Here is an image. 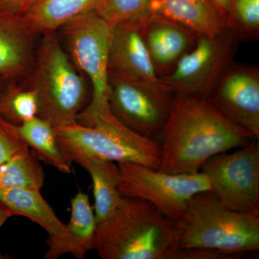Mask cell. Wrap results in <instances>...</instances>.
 Listing matches in <instances>:
<instances>
[{"mask_svg": "<svg viewBox=\"0 0 259 259\" xmlns=\"http://www.w3.org/2000/svg\"><path fill=\"white\" fill-rule=\"evenodd\" d=\"M165 173H197L209 158L243 147L254 139L223 117L203 99L175 94L169 117L159 136Z\"/></svg>", "mask_w": 259, "mask_h": 259, "instance_id": "obj_1", "label": "cell"}, {"mask_svg": "<svg viewBox=\"0 0 259 259\" xmlns=\"http://www.w3.org/2000/svg\"><path fill=\"white\" fill-rule=\"evenodd\" d=\"M94 249L102 259H192L180 249L176 221L144 199L122 197L110 219L97 225Z\"/></svg>", "mask_w": 259, "mask_h": 259, "instance_id": "obj_2", "label": "cell"}, {"mask_svg": "<svg viewBox=\"0 0 259 259\" xmlns=\"http://www.w3.org/2000/svg\"><path fill=\"white\" fill-rule=\"evenodd\" d=\"M176 223L180 249L213 250L233 259L259 250V216L228 209L210 190L194 195Z\"/></svg>", "mask_w": 259, "mask_h": 259, "instance_id": "obj_3", "label": "cell"}, {"mask_svg": "<svg viewBox=\"0 0 259 259\" xmlns=\"http://www.w3.org/2000/svg\"><path fill=\"white\" fill-rule=\"evenodd\" d=\"M30 75V87L38 97L37 116L54 127L76 122L89 104L88 83L56 33L44 35Z\"/></svg>", "mask_w": 259, "mask_h": 259, "instance_id": "obj_4", "label": "cell"}, {"mask_svg": "<svg viewBox=\"0 0 259 259\" xmlns=\"http://www.w3.org/2000/svg\"><path fill=\"white\" fill-rule=\"evenodd\" d=\"M54 128L61 151L69 162L72 156L83 155L117 163L159 168L161 149L158 141L126 127L110 109L99 114L88 125L75 122Z\"/></svg>", "mask_w": 259, "mask_h": 259, "instance_id": "obj_5", "label": "cell"}, {"mask_svg": "<svg viewBox=\"0 0 259 259\" xmlns=\"http://www.w3.org/2000/svg\"><path fill=\"white\" fill-rule=\"evenodd\" d=\"M59 30L71 61L91 86L90 101L76 120L88 125L99 114L110 109L107 76L112 27L96 11H90L73 18Z\"/></svg>", "mask_w": 259, "mask_h": 259, "instance_id": "obj_6", "label": "cell"}, {"mask_svg": "<svg viewBox=\"0 0 259 259\" xmlns=\"http://www.w3.org/2000/svg\"><path fill=\"white\" fill-rule=\"evenodd\" d=\"M238 42L230 28L215 35H198L193 48L160 81L172 93L207 100L235 61Z\"/></svg>", "mask_w": 259, "mask_h": 259, "instance_id": "obj_7", "label": "cell"}, {"mask_svg": "<svg viewBox=\"0 0 259 259\" xmlns=\"http://www.w3.org/2000/svg\"><path fill=\"white\" fill-rule=\"evenodd\" d=\"M119 193L122 197L144 199L167 218L177 221L194 195L211 191L210 184L202 172L165 173L133 163H118Z\"/></svg>", "mask_w": 259, "mask_h": 259, "instance_id": "obj_8", "label": "cell"}, {"mask_svg": "<svg viewBox=\"0 0 259 259\" xmlns=\"http://www.w3.org/2000/svg\"><path fill=\"white\" fill-rule=\"evenodd\" d=\"M175 94L163 83L136 81L108 71L107 100L112 115L141 136L154 139L166 125Z\"/></svg>", "mask_w": 259, "mask_h": 259, "instance_id": "obj_9", "label": "cell"}, {"mask_svg": "<svg viewBox=\"0 0 259 259\" xmlns=\"http://www.w3.org/2000/svg\"><path fill=\"white\" fill-rule=\"evenodd\" d=\"M211 191L228 209L259 216V146L254 138L233 152L218 153L201 168Z\"/></svg>", "mask_w": 259, "mask_h": 259, "instance_id": "obj_10", "label": "cell"}, {"mask_svg": "<svg viewBox=\"0 0 259 259\" xmlns=\"http://www.w3.org/2000/svg\"><path fill=\"white\" fill-rule=\"evenodd\" d=\"M206 100L223 117L258 139V66L233 61Z\"/></svg>", "mask_w": 259, "mask_h": 259, "instance_id": "obj_11", "label": "cell"}, {"mask_svg": "<svg viewBox=\"0 0 259 259\" xmlns=\"http://www.w3.org/2000/svg\"><path fill=\"white\" fill-rule=\"evenodd\" d=\"M39 35L23 15L0 12V82L19 83L30 76Z\"/></svg>", "mask_w": 259, "mask_h": 259, "instance_id": "obj_12", "label": "cell"}, {"mask_svg": "<svg viewBox=\"0 0 259 259\" xmlns=\"http://www.w3.org/2000/svg\"><path fill=\"white\" fill-rule=\"evenodd\" d=\"M138 22L158 77L175 67L193 48L198 36L183 25L155 13H148Z\"/></svg>", "mask_w": 259, "mask_h": 259, "instance_id": "obj_13", "label": "cell"}, {"mask_svg": "<svg viewBox=\"0 0 259 259\" xmlns=\"http://www.w3.org/2000/svg\"><path fill=\"white\" fill-rule=\"evenodd\" d=\"M108 71L136 81L161 83L145 45L138 20L112 27Z\"/></svg>", "mask_w": 259, "mask_h": 259, "instance_id": "obj_14", "label": "cell"}, {"mask_svg": "<svg viewBox=\"0 0 259 259\" xmlns=\"http://www.w3.org/2000/svg\"><path fill=\"white\" fill-rule=\"evenodd\" d=\"M71 204L69 223L61 236L49 237L44 258L55 259L71 253L75 258L83 259L94 249L97 223L88 194L79 192Z\"/></svg>", "mask_w": 259, "mask_h": 259, "instance_id": "obj_15", "label": "cell"}, {"mask_svg": "<svg viewBox=\"0 0 259 259\" xmlns=\"http://www.w3.org/2000/svg\"><path fill=\"white\" fill-rule=\"evenodd\" d=\"M149 13L170 19L198 35H215L229 28L226 15L210 0H151Z\"/></svg>", "mask_w": 259, "mask_h": 259, "instance_id": "obj_16", "label": "cell"}, {"mask_svg": "<svg viewBox=\"0 0 259 259\" xmlns=\"http://www.w3.org/2000/svg\"><path fill=\"white\" fill-rule=\"evenodd\" d=\"M87 170L91 177L95 196L97 225L115 214L122 200L118 192L119 168L115 162L77 155L70 158Z\"/></svg>", "mask_w": 259, "mask_h": 259, "instance_id": "obj_17", "label": "cell"}, {"mask_svg": "<svg viewBox=\"0 0 259 259\" xmlns=\"http://www.w3.org/2000/svg\"><path fill=\"white\" fill-rule=\"evenodd\" d=\"M40 191L3 189L0 190V204L11 217L21 215L28 218L41 226L49 237L60 236L64 233L66 225L57 217Z\"/></svg>", "mask_w": 259, "mask_h": 259, "instance_id": "obj_18", "label": "cell"}, {"mask_svg": "<svg viewBox=\"0 0 259 259\" xmlns=\"http://www.w3.org/2000/svg\"><path fill=\"white\" fill-rule=\"evenodd\" d=\"M101 0H37L23 15L40 35L56 33L76 16L95 11Z\"/></svg>", "mask_w": 259, "mask_h": 259, "instance_id": "obj_19", "label": "cell"}, {"mask_svg": "<svg viewBox=\"0 0 259 259\" xmlns=\"http://www.w3.org/2000/svg\"><path fill=\"white\" fill-rule=\"evenodd\" d=\"M16 127L21 139L37 158L62 173L71 171V163L61 151L55 128L49 121L37 116Z\"/></svg>", "mask_w": 259, "mask_h": 259, "instance_id": "obj_20", "label": "cell"}, {"mask_svg": "<svg viewBox=\"0 0 259 259\" xmlns=\"http://www.w3.org/2000/svg\"><path fill=\"white\" fill-rule=\"evenodd\" d=\"M44 178L42 167L29 148L0 165V190L13 188L40 190Z\"/></svg>", "mask_w": 259, "mask_h": 259, "instance_id": "obj_21", "label": "cell"}, {"mask_svg": "<svg viewBox=\"0 0 259 259\" xmlns=\"http://www.w3.org/2000/svg\"><path fill=\"white\" fill-rule=\"evenodd\" d=\"M39 101L36 92L30 87L24 88L18 83H5L0 91V116L20 125L37 117Z\"/></svg>", "mask_w": 259, "mask_h": 259, "instance_id": "obj_22", "label": "cell"}, {"mask_svg": "<svg viewBox=\"0 0 259 259\" xmlns=\"http://www.w3.org/2000/svg\"><path fill=\"white\" fill-rule=\"evenodd\" d=\"M228 25L239 41L258 40L259 0H231Z\"/></svg>", "mask_w": 259, "mask_h": 259, "instance_id": "obj_23", "label": "cell"}, {"mask_svg": "<svg viewBox=\"0 0 259 259\" xmlns=\"http://www.w3.org/2000/svg\"><path fill=\"white\" fill-rule=\"evenodd\" d=\"M151 0H101L95 11L110 26L137 21L149 13Z\"/></svg>", "mask_w": 259, "mask_h": 259, "instance_id": "obj_24", "label": "cell"}, {"mask_svg": "<svg viewBox=\"0 0 259 259\" xmlns=\"http://www.w3.org/2000/svg\"><path fill=\"white\" fill-rule=\"evenodd\" d=\"M28 148L19 135L16 125L0 116V165Z\"/></svg>", "mask_w": 259, "mask_h": 259, "instance_id": "obj_25", "label": "cell"}, {"mask_svg": "<svg viewBox=\"0 0 259 259\" xmlns=\"http://www.w3.org/2000/svg\"><path fill=\"white\" fill-rule=\"evenodd\" d=\"M37 0H0V12L23 15Z\"/></svg>", "mask_w": 259, "mask_h": 259, "instance_id": "obj_26", "label": "cell"}, {"mask_svg": "<svg viewBox=\"0 0 259 259\" xmlns=\"http://www.w3.org/2000/svg\"><path fill=\"white\" fill-rule=\"evenodd\" d=\"M221 11L226 15L228 20L230 7H231V0H210Z\"/></svg>", "mask_w": 259, "mask_h": 259, "instance_id": "obj_27", "label": "cell"}, {"mask_svg": "<svg viewBox=\"0 0 259 259\" xmlns=\"http://www.w3.org/2000/svg\"><path fill=\"white\" fill-rule=\"evenodd\" d=\"M10 217H11V216H10L8 211L0 204V228L5 224V223L8 221V218ZM3 258H4V257H3V254L0 253V259H3Z\"/></svg>", "mask_w": 259, "mask_h": 259, "instance_id": "obj_28", "label": "cell"}, {"mask_svg": "<svg viewBox=\"0 0 259 259\" xmlns=\"http://www.w3.org/2000/svg\"><path fill=\"white\" fill-rule=\"evenodd\" d=\"M4 84H5V83H3L0 82V91H1L2 88H3V86Z\"/></svg>", "mask_w": 259, "mask_h": 259, "instance_id": "obj_29", "label": "cell"}]
</instances>
